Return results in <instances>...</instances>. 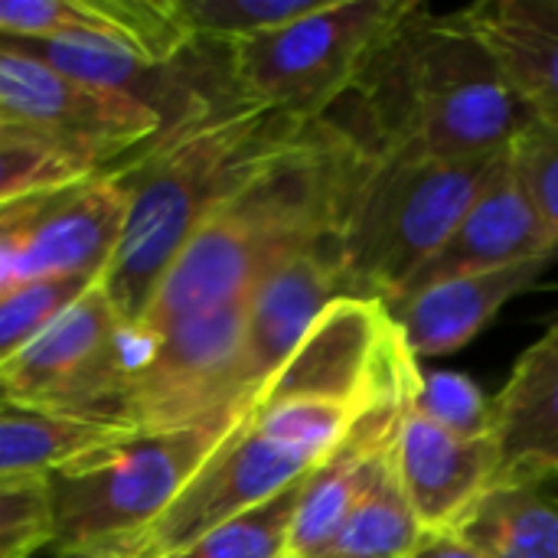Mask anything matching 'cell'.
<instances>
[{
  "mask_svg": "<svg viewBox=\"0 0 558 558\" xmlns=\"http://www.w3.org/2000/svg\"><path fill=\"white\" fill-rule=\"evenodd\" d=\"M373 157L330 118L268 154L193 232L141 324L150 333L248 301L288 258L340 232Z\"/></svg>",
  "mask_w": 558,
  "mask_h": 558,
  "instance_id": "6da1fadb",
  "label": "cell"
},
{
  "mask_svg": "<svg viewBox=\"0 0 558 558\" xmlns=\"http://www.w3.org/2000/svg\"><path fill=\"white\" fill-rule=\"evenodd\" d=\"M324 118L373 160L497 157L533 124L464 10L428 13L422 3L383 36Z\"/></svg>",
  "mask_w": 558,
  "mask_h": 558,
  "instance_id": "7a4b0ae2",
  "label": "cell"
},
{
  "mask_svg": "<svg viewBox=\"0 0 558 558\" xmlns=\"http://www.w3.org/2000/svg\"><path fill=\"white\" fill-rule=\"evenodd\" d=\"M307 124L271 108L232 105L163 134L131 163L111 170L128 190V216L98 281L128 327L141 324L163 275L206 216Z\"/></svg>",
  "mask_w": 558,
  "mask_h": 558,
  "instance_id": "3957f363",
  "label": "cell"
},
{
  "mask_svg": "<svg viewBox=\"0 0 558 558\" xmlns=\"http://www.w3.org/2000/svg\"><path fill=\"white\" fill-rule=\"evenodd\" d=\"M229 428L128 432L49 471L43 477L49 510L46 546L137 558L150 526Z\"/></svg>",
  "mask_w": 558,
  "mask_h": 558,
  "instance_id": "277c9868",
  "label": "cell"
},
{
  "mask_svg": "<svg viewBox=\"0 0 558 558\" xmlns=\"http://www.w3.org/2000/svg\"><path fill=\"white\" fill-rule=\"evenodd\" d=\"M497 157H392L369 163L340 229L360 301L386 307L409 288L445 248Z\"/></svg>",
  "mask_w": 558,
  "mask_h": 558,
  "instance_id": "5b68a950",
  "label": "cell"
},
{
  "mask_svg": "<svg viewBox=\"0 0 558 558\" xmlns=\"http://www.w3.org/2000/svg\"><path fill=\"white\" fill-rule=\"evenodd\" d=\"M412 7L415 0H324L278 29L239 39L226 46L232 95L317 121L353 88L373 49Z\"/></svg>",
  "mask_w": 558,
  "mask_h": 558,
  "instance_id": "8992f818",
  "label": "cell"
},
{
  "mask_svg": "<svg viewBox=\"0 0 558 558\" xmlns=\"http://www.w3.org/2000/svg\"><path fill=\"white\" fill-rule=\"evenodd\" d=\"M121 330L124 320L111 307L101 281H95L0 366L7 402L128 425L124 392L131 369L121 350Z\"/></svg>",
  "mask_w": 558,
  "mask_h": 558,
  "instance_id": "52a82bcc",
  "label": "cell"
},
{
  "mask_svg": "<svg viewBox=\"0 0 558 558\" xmlns=\"http://www.w3.org/2000/svg\"><path fill=\"white\" fill-rule=\"evenodd\" d=\"M245 301L163 330L154 356L128 379L124 415L134 432L229 428L248 405L242 383Z\"/></svg>",
  "mask_w": 558,
  "mask_h": 558,
  "instance_id": "ba28073f",
  "label": "cell"
},
{
  "mask_svg": "<svg viewBox=\"0 0 558 558\" xmlns=\"http://www.w3.org/2000/svg\"><path fill=\"white\" fill-rule=\"evenodd\" d=\"M0 121L23 124L69 147L95 170L137 157L163 137V118L111 88L75 82L39 59L0 46ZM121 163V167H124Z\"/></svg>",
  "mask_w": 558,
  "mask_h": 558,
  "instance_id": "9c48e42d",
  "label": "cell"
},
{
  "mask_svg": "<svg viewBox=\"0 0 558 558\" xmlns=\"http://www.w3.org/2000/svg\"><path fill=\"white\" fill-rule=\"evenodd\" d=\"M128 216L118 173H95L65 190L0 209V291L39 278H101Z\"/></svg>",
  "mask_w": 558,
  "mask_h": 558,
  "instance_id": "30bf717a",
  "label": "cell"
},
{
  "mask_svg": "<svg viewBox=\"0 0 558 558\" xmlns=\"http://www.w3.org/2000/svg\"><path fill=\"white\" fill-rule=\"evenodd\" d=\"M356 298L347 271L340 232L324 235L284 265H278L245 301L242 383L248 402L294 356L324 311Z\"/></svg>",
  "mask_w": 558,
  "mask_h": 558,
  "instance_id": "8fae6325",
  "label": "cell"
},
{
  "mask_svg": "<svg viewBox=\"0 0 558 558\" xmlns=\"http://www.w3.org/2000/svg\"><path fill=\"white\" fill-rule=\"evenodd\" d=\"M533 258H558V242L553 239L546 219L539 216L533 196L526 193L507 147L490 163L484 186L477 190L474 203L468 206L464 219L458 222L445 248L409 281L405 291L438 278L507 268Z\"/></svg>",
  "mask_w": 558,
  "mask_h": 558,
  "instance_id": "7c38bea8",
  "label": "cell"
},
{
  "mask_svg": "<svg viewBox=\"0 0 558 558\" xmlns=\"http://www.w3.org/2000/svg\"><path fill=\"white\" fill-rule=\"evenodd\" d=\"M558 258H533L490 271H464L428 281L386 304L415 360L464 350L517 294L530 291Z\"/></svg>",
  "mask_w": 558,
  "mask_h": 558,
  "instance_id": "4fadbf2b",
  "label": "cell"
},
{
  "mask_svg": "<svg viewBox=\"0 0 558 558\" xmlns=\"http://www.w3.org/2000/svg\"><path fill=\"white\" fill-rule=\"evenodd\" d=\"M392 458L412 510L428 533H448L497 481L494 438H458L409 405L396 425Z\"/></svg>",
  "mask_w": 558,
  "mask_h": 558,
  "instance_id": "5bb4252c",
  "label": "cell"
},
{
  "mask_svg": "<svg viewBox=\"0 0 558 558\" xmlns=\"http://www.w3.org/2000/svg\"><path fill=\"white\" fill-rule=\"evenodd\" d=\"M494 487H539L558 477V320L517 360L494 396Z\"/></svg>",
  "mask_w": 558,
  "mask_h": 558,
  "instance_id": "9a60e30c",
  "label": "cell"
},
{
  "mask_svg": "<svg viewBox=\"0 0 558 558\" xmlns=\"http://www.w3.org/2000/svg\"><path fill=\"white\" fill-rule=\"evenodd\" d=\"M464 16L530 118L558 128V0H484Z\"/></svg>",
  "mask_w": 558,
  "mask_h": 558,
  "instance_id": "2e32d148",
  "label": "cell"
},
{
  "mask_svg": "<svg viewBox=\"0 0 558 558\" xmlns=\"http://www.w3.org/2000/svg\"><path fill=\"white\" fill-rule=\"evenodd\" d=\"M405 405H409V399L366 415L350 432V438L307 477L294 523H291L288 556L317 558L327 553V546L340 533L343 520L350 517L353 504L360 500L363 487L369 484L376 464L389 451Z\"/></svg>",
  "mask_w": 558,
  "mask_h": 558,
  "instance_id": "e0dca14e",
  "label": "cell"
},
{
  "mask_svg": "<svg viewBox=\"0 0 558 558\" xmlns=\"http://www.w3.org/2000/svg\"><path fill=\"white\" fill-rule=\"evenodd\" d=\"M448 533L487 558H558V500L539 487H490Z\"/></svg>",
  "mask_w": 558,
  "mask_h": 558,
  "instance_id": "ac0fdd59",
  "label": "cell"
},
{
  "mask_svg": "<svg viewBox=\"0 0 558 558\" xmlns=\"http://www.w3.org/2000/svg\"><path fill=\"white\" fill-rule=\"evenodd\" d=\"M128 432L134 428L3 402L0 405V481L3 477H46L49 471Z\"/></svg>",
  "mask_w": 558,
  "mask_h": 558,
  "instance_id": "d6986e66",
  "label": "cell"
},
{
  "mask_svg": "<svg viewBox=\"0 0 558 558\" xmlns=\"http://www.w3.org/2000/svg\"><path fill=\"white\" fill-rule=\"evenodd\" d=\"M425 536L428 530L412 510L389 445L324 558H409Z\"/></svg>",
  "mask_w": 558,
  "mask_h": 558,
  "instance_id": "ffe728a7",
  "label": "cell"
},
{
  "mask_svg": "<svg viewBox=\"0 0 558 558\" xmlns=\"http://www.w3.org/2000/svg\"><path fill=\"white\" fill-rule=\"evenodd\" d=\"M95 173L101 170L52 137L13 121H0V209L39 193L65 190Z\"/></svg>",
  "mask_w": 558,
  "mask_h": 558,
  "instance_id": "44dd1931",
  "label": "cell"
},
{
  "mask_svg": "<svg viewBox=\"0 0 558 558\" xmlns=\"http://www.w3.org/2000/svg\"><path fill=\"white\" fill-rule=\"evenodd\" d=\"M307 477L167 558H284Z\"/></svg>",
  "mask_w": 558,
  "mask_h": 558,
  "instance_id": "7402d4cb",
  "label": "cell"
},
{
  "mask_svg": "<svg viewBox=\"0 0 558 558\" xmlns=\"http://www.w3.org/2000/svg\"><path fill=\"white\" fill-rule=\"evenodd\" d=\"M193 39L232 46L239 39L278 29L324 0H173Z\"/></svg>",
  "mask_w": 558,
  "mask_h": 558,
  "instance_id": "603a6c76",
  "label": "cell"
},
{
  "mask_svg": "<svg viewBox=\"0 0 558 558\" xmlns=\"http://www.w3.org/2000/svg\"><path fill=\"white\" fill-rule=\"evenodd\" d=\"M409 409L458 438H490L494 399H487L484 389L461 373L418 366Z\"/></svg>",
  "mask_w": 558,
  "mask_h": 558,
  "instance_id": "cb8c5ba5",
  "label": "cell"
},
{
  "mask_svg": "<svg viewBox=\"0 0 558 558\" xmlns=\"http://www.w3.org/2000/svg\"><path fill=\"white\" fill-rule=\"evenodd\" d=\"M98 278H39L0 291V366L39 337Z\"/></svg>",
  "mask_w": 558,
  "mask_h": 558,
  "instance_id": "d4e9b609",
  "label": "cell"
},
{
  "mask_svg": "<svg viewBox=\"0 0 558 558\" xmlns=\"http://www.w3.org/2000/svg\"><path fill=\"white\" fill-rule=\"evenodd\" d=\"M49 543L43 477L0 481V558H29Z\"/></svg>",
  "mask_w": 558,
  "mask_h": 558,
  "instance_id": "484cf974",
  "label": "cell"
},
{
  "mask_svg": "<svg viewBox=\"0 0 558 558\" xmlns=\"http://www.w3.org/2000/svg\"><path fill=\"white\" fill-rule=\"evenodd\" d=\"M513 167L533 196L539 216L546 219L553 239L558 242V128L553 124H530L510 144Z\"/></svg>",
  "mask_w": 558,
  "mask_h": 558,
  "instance_id": "4316f807",
  "label": "cell"
},
{
  "mask_svg": "<svg viewBox=\"0 0 558 558\" xmlns=\"http://www.w3.org/2000/svg\"><path fill=\"white\" fill-rule=\"evenodd\" d=\"M409 558H487L481 556L474 546H468L464 539H458L454 533H428L418 549Z\"/></svg>",
  "mask_w": 558,
  "mask_h": 558,
  "instance_id": "83f0119b",
  "label": "cell"
},
{
  "mask_svg": "<svg viewBox=\"0 0 558 558\" xmlns=\"http://www.w3.org/2000/svg\"><path fill=\"white\" fill-rule=\"evenodd\" d=\"M29 558H111L101 553H82V549H56V546H43L39 553H33Z\"/></svg>",
  "mask_w": 558,
  "mask_h": 558,
  "instance_id": "f1b7e54d",
  "label": "cell"
},
{
  "mask_svg": "<svg viewBox=\"0 0 558 558\" xmlns=\"http://www.w3.org/2000/svg\"><path fill=\"white\" fill-rule=\"evenodd\" d=\"M7 402V392H3V386H0V405Z\"/></svg>",
  "mask_w": 558,
  "mask_h": 558,
  "instance_id": "f546056e",
  "label": "cell"
},
{
  "mask_svg": "<svg viewBox=\"0 0 558 558\" xmlns=\"http://www.w3.org/2000/svg\"><path fill=\"white\" fill-rule=\"evenodd\" d=\"M284 558H291V556H284ZM317 558H324V556H317Z\"/></svg>",
  "mask_w": 558,
  "mask_h": 558,
  "instance_id": "4dcf8cb0",
  "label": "cell"
}]
</instances>
